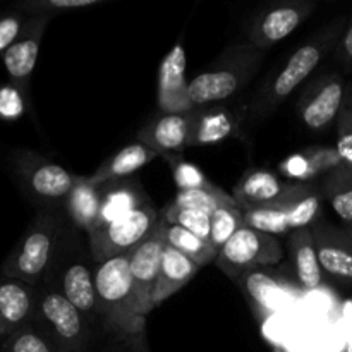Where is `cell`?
I'll list each match as a JSON object with an SVG mask.
<instances>
[{
	"label": "cell",
	"instance_id": "8",
	"mask_svg": "<svg viewBox=\"0 0 352 352\" xmlns=\"http://www.w3.org/2000/svg\"><path fill=\"white\" fill-rule=\"evenodd\" d=\"M10 162L21 188L30 198L41 203L43 208H54L57 203L64 205L78 179L62 165L30 150L14 151Z\"/></svg>",
	"mask_w": 352,
	"mask_h": 352
},
{
	"label": "cell",
	"instance_id": "17",
	"mask_svg": "<svg viewBox=\"0 0 352 352\" xmlns=\"http://www.w3.org/2000/svg\"><path fill=\"white\" fill-rule=\"evenodd\" d=\"M241 117L243 112L237 107L226 105V103L196 107L191 110L188 146L222 143L239 129Z\"/></svg>",
	"mask_w": 352,
	"mask_h": 352
},
{
	"label": "cell",
	"instance_id": "38",
	"mask_svg": "<svg viewBox=\"0 0 352 352\" xmlns=\"http://www.w3.org/2000/svg\"><path fill=\"white\" fill-rule=\"evenodd\" d=\"M24 95L19 88L10 85L0 86V119L12 122L24 113Z\"/></svg>",
	"mask_w": 352,
	"mask_h": 352
},
{
	"label": "cell",
	"instance_id": "29",
	"mask_svg": "<svg viewBox=\"0 0 352 352\" xmlns=\"http://www.w3.org/2000/svg\"><path fill=\"white\" fill-rule=\"evenodd\" d=\"M168 205L179 206V208H191L198 212L212 215L215 210L222 206H237L232 195L226 192L220 188L213 189H198V191H179Z\"/></svg>",
	"mask_w": 352,
	"mask_h": 352
},
{
	"label": "cell",
	"instance_id": "34",
	"mask_svg": "<svg viewBox=\"0 0 352 352\" xmlns=\"http://www.w3.org/2000/svg\"><path fill=\"white\" fill-rule=\"evenodd\" d=\"M168 165H170L172 177H174V182L179 191H198V189L217 188V186H213L206 179V175L195 164L186 162L184 158L170 162Z\"/></svg>",
	"mask_w": 352,
	"mask_h": 352
},
{
	"label": "cell",
	"instance_id": "25",
	"mask_svg": "<svg viewBox=\"0 0 352 352\" xmlns=\"http://www.w3.org/2000/svg\"><path fill=\"white\" fill-rule=\"evenodd\" d=\"M102 192L100 186H93L88 177L76 179L71 192L64 201V210L76 230H85L86 234L95 227L100 212Z\"/></svg>",
	"mask_w": 352,
	"mask_h": 352
},
{
	"label": "cell",
	"instance_id": "4",
	"mask_svg": "<svg viewBox=\"0 0 352 352\" xmlns=\"http://www.w3.org/2000/svg\"><path fill=\"white\" fill-rule=\"evenodd\" d=\"M263 54L250 41L229 45L215 65L189 81L188 91L192 109L222 103L239 95L260 69Z\"/></svg>",
	"mask_w": 352,
	"mask_h": 352
},
{
	"label": "cell",
	"instance_id": "7",
	"mask_svg": "<svg viewBox=\"0 0 352 352\" xmlns=\"http://www.w3.org/2000/svg\"><path fill=\"white\" fill-rule=\"evenodd\" d=\"M43 282L57 289L74 308H78L89 325L102 323L95 291V261L91 254L86 258L85 254L76 253L71 246H65L62 237L50 274Z\"/></svg>",
	"mask_w": 352,
	"mask_h": 352
},
{
	"label": "cell",
	"instance_id": "26",
	"mask_svg": "<svg viewBox=\"0 0 352 352\" xmlns=\"http://www.w3.org/2000/svg\"><path fill=\"white\" fill-rule=\"evenodd\" d=\"M292 260H294L298 280L305 291L313 292L322 285V267H320L318 253H316L315 239L311 229L296 230L289 236Z\"/></svg>",
	"mask_w": 352,
	"mask_h": 352
},
{
	"label": "cell",
	"instance_id": "5",
	"mask_svg": "<svg viewBox=\"0 0 352 352\" xmlns=\"http://www.w3.org/2000/svg\"><path fill=\"white\" fill-rule=\"evenodd\" d=\"M323 195L318 182H292L289 191L263 208L248 210L244 226L272 236L309 229L320 220Z\"/></svg>",
	"mask_w": 352,
	"mask_h": 352
},
{
	"label": "cell",
	"instance_id": "14",
	"mask_svg": "<svg viewBox=\"0 0 352 352\" xmlns=\"http://www.w3.org/2000/svg\"><path fill=\"white\" fill-rule=\"evenodd\" d=\"M50 19L52 17L47 16V14H33V16L28 17L17 40L2 55L3 65H6L10 82L16 88H19L26 96L28 91H30L31 74L36 67L41 38H43V33Z\"/></svg>",
	"mask_w": 352,
	"mask_h": 352
},
{
	"label": "cell",
	"instance_id": "18",
	"mask_svg": "<svg viewBox=\"0 0 352 352\" xmlns=\"http://www.w3.org/2000/svg\"><path fill=\"white\" fill-rule=\"evenodd\" d=\"M186 79V50L181 43L170 48L158 71L157 100L162 113H188L192 110Z\"/></svg>",
	"mask_w": 352,
	"mask_h": 352
},
{
	"label": "cell",
	"instance_id": "28",
	"mask_svg": "<svg viewBox=\"0 0 352 352\" xmlns=\"http://www.w3.org/2000/svg\"><path fill=\"white\" fill-rule=\"evenodd\" d=\"M165 241H167L168 246L175 248L179 253H182L184 256H188L189 260L195 261L199 268L205 267V265L217 261V253L212 248V244L208 241L201 239V237L195 236L189 230L182 229L179 226H170L167 223V230H165Z\"/></svg>",
	"mask_w": 352,
	"mask_h": 352
},
{
	"label": "cell",
	"instance_id": "19",
	"mask_svg": "<svg viewBox=\"0 0 352 352\" xmlns=\"http://www.w3.org/2000/svg\"><path fill=\"white\" fill-rule=\"evenodd\" d=\"M258 315L274 316L292 302V292L272 268L246 272L236 280Z\"/></svg>",
	"mask_w": 352,
	"mask_h": 352
},
{
	"label": "cell",
	"instance_id": "13",
	"mask_svg": "<svg viewBox=\"0 0 352 352\" xmlns=\"http://www.w3.org/2000/svg\"><path fill=\"white\" fill-rule=\"evenodd\" d=\"M315 7L316 3L311 0H291V2L275 3L254 19L248 41L254 48L265 52L287 38L292 31L298 30L311 16Z\"/></svg>",
	"mask_w": 352,
	"mask_h": 352
},
{
	"label": "cell",
	"instance_id": "30",
	"mask_svg": "<svg viewBox=\"0 0 352 352\" xmlns=\"http://www.w3.org/2000/svg\"><path fill=\"white\" fill-rule=\"evenodd\" d=\"M244 226V213L239 206H222L210 215V244L217 253Z\"/></svg>",
	"mask_w": 352,
	"mask_h": 352
},
{
	"label": "cell",
	"instance_id": "3",
	"mask_svg": "<svg viewBox=\"0 0 352 352\" xmlns=\"http://www.w3.org/2000/svg\"><path fill=\"white\" fill-rule=\"evenodd\" d=\"M64 234L60 215L54 208L41 210L3 261L0 268L3 277L17 278L34 287L41 284L50 274Z\"/></svg>",
	"mask_w": 352,
	"mask_h": 352
},
{
	"label": "cell",
	"instance_id": "1",
	"mask_svg": "<svg viewBox=\"0 0 352 352\" xmlns=\"http://www.w3.org/2000/svg\"><path fill=\"white\" fill-rule=\"evenodd\" d=\"M344 30H346V19L342 17L320 31L318 34L309 38L305 45H301L285 62L284 67L274 78L268 79L253 98L250 109H248L250 110V122H260L272 112H275V109L284 100H287L294 93V89L301 82H305L306 78L318 67L322 58L327 57L330 52L333 54Z\"/></svg>",
	"mask_w": 352,
	"mask_h": 352
},
{
	"label": "cell",
	"instance_id": "11",
	"mask_svg": "<svg viewBox=\"0 0 352 352\" xmlns=\"http://www.w3.org/2000/svg\"><path fill=\"white\" fill-rule=\"evenodd\" d=\"M165 230H167V220L160 215L150 236L141 241L134 250H131V277H133L138 309H140V313L144 318L155 308L153 291L158 280V272H160L165 244H167Z\"/></svg>",
	"mask_w": 352,
	"mask_h": 352
},
{
	"label": "cell",
	"instance_id": "2",
	"mask_svg": "<svg viewBox=\"0 0 352 352\" xmlns=\"http://www.w3.org/2000/svg\"><path fill=\"white\" fill-rule=\"evenodd\" d=\"M131 251L95 263V291L102 323L122 336H141L146 318L138 309L129 268Z\"/></svg>",
	"mask_w": 352,
	"mask_h": 352
},
{
	"label": "cell",
	"instance_id": "6",
	"mask_svg": "<svg viewBox=\"0 0 352 352\" xmlns=\"http://www.w3.org/2000/svg\"><path fill=\"white\" fill-rule=\"evenodd\" d=\"M34 323L43 330L57 352H89L93 327L78 308L47 282L36 285Z\"/></svg>",
	"mask_w": 352,
	"mask_h": 352
},
{
	"label": "cell",
	"instance_id": "42",
	"mask_svg": "<svg viewBox=\"0 0 352 352\" xmlns=\"http://www.w3.org/2000/svg\"><path fill=\"white\" fill-rule=\"evenodd\" d=\"M346 352H352V332H351L349 339H347V344H346Z\"/></svg>",
	"mask_w": 352,
	"mask_h": 352
},
{
	"label": "cell",
	"instance_id": "21",
	"mask_svg": "<svg viewBox=\"0 0 352 352\" xmlns=\"http://www.w3.org/2000/svg\"><path fill=\"white\" fill-rule=\"evenodd\" d=\"M100 192H102V201H100L98 219H96L95 227L91 230L109 226L113 220L150 203V198L144 192L143 186L134 177L117 179V181L102 184Z\"/></svg>",
	"mask_w": 352,
	"mask_h": 352
},
{
	"label": "cell",
	"instance_id": "16",
	"mask_svg": "<svg viewBox=\"0 0 352 352\" xmlns=\"http://www.w3.org/2000/svg\"><path fill=\"white\" fill-rule=\"evenodd\" d=\"M189 120L191 112L160 113L138 131V141L150 146L158 157H164L167 164L181 160L188 146Z\"/></svg>",
	"mask_w": 352,
	"mask_h": 352
},
{
	"label": "cell",
	"instance_id": "23",
	"mask_svg": "<svg viewBox=\"0 0 352 352\" xmlns=\"http://www.w3.org/2000/svg\"><path fill=\"white\" fill-rule=\"evenodd\" d=\"M157 157L158 155L150 146H146L141 141H136V143L120 148L117 153L107 158L96 168L95 174L89 175L88 179L93 186H102L110 181H117V179L133 177V174H136L140 168H143L144 165H148Z\"/></svg>",
	"mask_w": 352,
	"mask_h": 352
},
{
	"label": "cell",
	"instance_id": "22",
	"mask_svg": "<svg viewBox=\"0 0 352 352\" xmlns=\"http://www.w3.org/2000/svg\"><path fill=\"white\" fill-rule=\"evenodd\" d=\"M291 184L292 182H284L274 172L250 170L236 184L232 198L243 212L263 208L282 198L289 191Z\"/></svg>",
	"mask_w": 352,
	"mask_h": 352
},
{
	"label": "cell",
	"instance_id": "37",
	"mask_svg": "<svg viewBox=\"0 0 352 352\" xmlns=\"http://www.w3.org/2000/svg\"><path fill=\"white\" fill-rule=\"evenodd\" d=\"M28 17L30 16L21 9H17V7L12 10H7V12H0V57L17 40Z\"/></svg>",
	"mask_w": 352,
	"mask_h": 352
},
{
	"label": "cell",
	"instance_id": "40",
	"mask_svg": "<svg viewBox=\"0 0 352 352\" xmlns=\"http://www.w3.org/2000/svg\"><path fill=\"white\" fill-rule=\"evenodd\" d=\"M333 57L344 67L352 71V21L347 24L346 30H344L342 36H340L339 43H337L336 50H333Z\"/></svg>",
	"mask_w": 352,
	"mask_h": 352
},
{
	"label": "cell",
	"instance_id": "32",
	"mask_svg": "<svg viewBox=\"0 0 352 352\" xmlns=\"http://www.w3.org/2000/svg\"><path fill=\"white\" fill-rule=\"evenodd\" d=\"M162 217L167 220L170 226H179L182 229L189 230L195 236L210 243V215L191 208H179V206L167 205L162 210Z\"/></svg>",
	"mask_w": 352,
	"mask_h": 352
},
{
	"label": "cell",
	"instance_id": "35",
	"mask_svg": "<svg viewBox=\"0 0 352 352\" xmlns=\"http://www.w3.org/2000/svg\"><path fill=\"white\" fill-rule=\"evenodd\" d=\"M103 0H26V2L17 3V9L26 12L28 16L33 14H47L54 17L55 14H62L65 10L86 9V7L102 3Z\"/></svg>",
	"mask_w": 352,
	"mask_h": 352
},
{
	"label": "cell",
	"instance_id": "24",
	"mask_svg": "<svg viewBox=\"0 0 352 352\" xmlns=\"http://www.w3.org/2000/svg\"><path fill=\"white\" fill-rule=\"evenodd\" d=\"M199 267L188 256L179 253L175 248L165 244L164 256H162L158 280L153 291V306H160L174 296L179 289L184 287L196 274Z\"/></svg>",
	"mask_w": 352,
	"mask_h": 352
},
{
	"label": "cell",
	"instance_id": "12",
	"mask_svg": "<svg viewBox=\"0 0 352 352\" xmlns=\"http://www.w3.org/2000/svg\"><path fill=\"white\" fill-rule=\"evenodd\" d=\"M347 81L337 72L316 79L302 91L298 102V116L311 131H323L339 117L346 98Z\"/></svg>",
	"mask_w": 352,
	"mask_h": 352
},
{
	"label": "cell",
	"instance_id": "27",
	"mask_svg": "<svg viewBox=\"0 0 352 352\" xmlns=\"http://www.w3.org/2000/svg\"><path fill=\"white\" fill-rule=\"evenodd\" d=\"M318 184L323 201L329 203L347 227H352V168L342 165L320 179Z\"/></svg>",
	"mask_w": 352,
	"mask_h": 352
},
{
	"label": "cell",
	"instance_id": "20",
	"mask_svg": "<svg viewBox=\"0 0 352 352\" xmlns=\"http://www.w3.org/2000/svg\"><path fill=\"white\" fill-rule=\"evenodd\" d=\"M36 287L17 278H0V339L34 322Z\"/></svg>",
	"mask_w": 352,
	"mask_h": 352
},
{
	"label": "cell",
	"instance_id": "31",
	"mask_svg": "<svg viewBox=\"0 0 352 352\" xmlns=\"http://www.w3.org/2000/svg\"><path fill=\"white\" fill-rule=\"evenodd\" d=\"M0 352H57V349L43 330L33 322L2 339Z\"/></svg>",
	"mask_w": 352,
	"mask_h": 352
},
{
	"label": "cell",
	"instance_id": "39",
	"mask_svg": "<svg viewBox=\"0 0 352 352\" xmlns=\"http://www.w3.org/2000/svg\"><path fill=\"white\" fill-rule=\"evenodd\" d=\"M278 168H280L282 175H285L287 179H294L296 182L318 181V177H316L315 170H313L311 167V162H309L308 157L302 153V150L285 158Z\"/></svg>",
	"mask_w": 352,
	"mask_h": 352
},
{
	"label": "cell",
	"instance_id": "9",
	"mask_svg": "<svg viewBox=\"0 0 352 352\" xmlns=\"http://www.w3.org/2000/svg\"><path fill=\"white\" fill-rule=\"evenodd\" d=\"M284 250L277 237L243 226L217 256V267L236 282L243 274L256 268H272L280 263Z\"/></svg>",
	"mask_w": 352,
	"mask_h": 352
},
{
	"label": "cell",
	"instance_id": "36",
	"mask_svg": "<svg viewBox=\"0 0 352 352\" xmlns=\"http://www.w3.org/2000/svg\"><path fill=\"white\" fill-rule=\"evenodd\" d=\"M302 153L311 162V167L318 179L325 177L327 174L344 165L336 146H308L302 150Z\"/></svg>",
	"mask_w": 352,
	"mask_h": 352
},
{
	"label": "cell",
	"instance_id": "15",
	"mask_svg": "<svg viewBox=\"0 0 352 352\" xmlns=\"http://www.w3.org/2000/svg\"><path fill=\"white\" fill-rule=\"evenodd\" d=\"M309 229L322 270L340 280L352 282V227H336L318 220Z\"/></svg>",
	"mask_w": 352,
	"mask_h": 352
},
{
	"label": "cell",
	"instance_id": "33",
	"mask_svg": "<svg viewBox=\"0 0 352 352\" xmlns=\"http://www.w3.org/2000/svg\"><path fill=\"white\" fill-rule=\"evenodd\" d=\"M337 126V151L342 158L344 165L352 168V81L347 82L346 98L342 109L336 120Z\"/></svg>",
	"mask_w": 352,
	"mask_h": 352
},
{
	"label": "cell",
	"instance_id": "10",
	"mask_svg": "<svg viewBox=\"0 0 352 352\" xmlns=\"http://www.w3.org/2000/svg\"><path fill=\"white\" fill-rule=\"evenodd\" d=\"M158 219H160L158 210L150 201L134 212L113 220L109 226L88 232L89 253L93 261L103 263L110 258L134 250L141 241L150 236Z\"/></svg>",
	"mask_w": 352,
	"mask_h": 352
},
{
	"label": "cell",
	"instance_id": "41",
	"mask_svg": "<svg viewBox=\"0 0 352 352\" xmlns=\"http://www.w3.org/2000/svg\"><path fill=\"white\" fill-rule=\"evenodd\" d=\"M340 311H342V318L346 320V322L352 327V298L347 299V301L344 302L342 309H340Z\"/></svg>",
	"mask_w": 352,
	"mask_h": 352
}]
</instances>
